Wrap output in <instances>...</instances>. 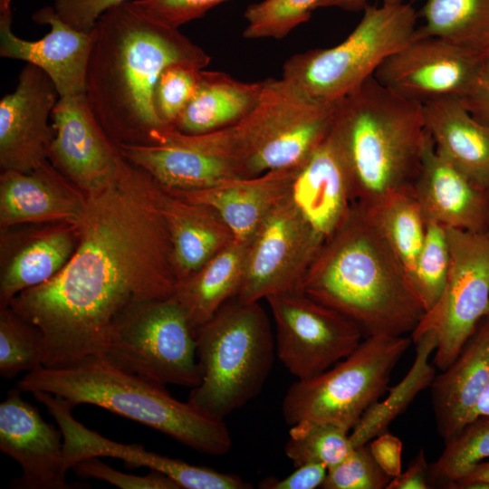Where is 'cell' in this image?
<instances>
[{
    "instance_id": "1",
    "label": "cell",
    "mask_w": 489,
    "mask_h": 489,
    "mask_svg": "<svg viewBox=\"0 0 489 489\" xmlns=\"http://www.w3.org/2000/svg\"><path fill=\"white\" fill-rule=\"evenodd\" d=\"M161 195V186L122 156L114 181L88 194L66 265L10 302L41 331L43 367L104 356L112 322L128 305L174 294L177 278Z\"/></svg>"
},
{
    "instance_id": "2",
    "label": "cell",
    "mask_w": 489,
    "mask_h": 489,
    "mask_svg": "<svg viewBox=\"0 0 489 489\" xmlns=\"http://www.w3.org/2000/svg\"><path fill=\"white\" fill-rule=\"evenodd\" d=\"M85 97L96 120L119 147L155 144L168 129L153 103L157 81L176 62L200 69L209 55L178 28L146 14L133 2L110 8L91 31Z\"/></svg>"
},
{
    "instance_id": "3",
    "label": "cell",
    "mask_w": 489,
    "mask_h": 489,
    "mask_svg": "<svg viewBox=\"0 0 489 489\" xmlns=\"http://www.w3.org/2000/svg\"><path fill=\"white\" fill-rule=\"evenodd\" d=\"M299 291L343 315L363 338L412 333L426 312L404 265L356 202L321 245Z\"/></svg>"
},
{
    "instance_id": "4",
    "label": "cell",
    "mask_w": 489,
    "mask_h": 489,
    "mask_svg": "<svg viewBox=\"0 0 489 489\" xmlns=\"http://www.w3.org/2000/svg\"><path fill=\"white\" fill-rule=\"evenodd\" d=\"M330 132L345 160L354 202L370 207L413 187L428 135L422 103L372 76L336 102Z\"/></svg>"
},
{
    "instance_id": "5",
    "label": "cell",
    "mask_w": 489,
    "mask_h": 489,
    "mask_svg": "<svg viewBox=\"0 0 489 489\" xmlns=\"http://www.w3.org/2000/svg\"><path fill=\"white\" fill-rule=\"evenodd\" d=\"M165 386L122 369L104 356H92L69 367H43L26 373L16 388L28 393L49 392L73 408L80 404L102 408L199 453H228L233 441L224 418L188 400L175 398Z\"/></svg>"
},
{
    "instance_id": "6",
    "label": "cell",
    "mask_w": 489,
    "mask_h": 489,
    "mask_svg": "<svg viewBox=\"0 0 489 489\" xmlns=\"http://www.w3.org/2000/svg\"><path fill=\"white\" fill-rule=\"evenodd\" d=\"M336 103L315 101L284 80L263 81L259 99L239 121L204 133L213 155L254 177L300 167L329 133Z\"/></svg>"
},
{
    "instance_id": "7",
    "label": "cell",
    "mask_w": 489,
    "mask_h": 489,
    "mask_svg": "<svg viewBox=\"0 0 489 489\" xmlns=\"http://www.w3.org/2000/svg\"><path fill=\"white\" fill-rule=\"evenodd\" d=\"M199 384L188 401L225 418L263 388L276 355L275 338L260 302H226L195 331Z\"/></svg>"
},
{
    "instance_id": "8",
    "label": "cell",
    "mask_w": 489,
    "mask_h": 489,
    "mask_svg": "<svg viewBox=\"0 0 489 489\" xmlns=\"http://www.w3.org/2000/svg\"><path fill=\"white\" fill-rule=\"evenodd\" d=\"M417 18L409 4L367 5L360 21L344 41L331 48L293 54L284 62L282 78L315 101L336 103L414 38Z\"/></svg>"
},
{
    "instance_id": "9",
    "label": "cell",
    "mask_w": 489,
    "mask_h": 489,
    "mask_svg": "<svg viewBox=\"0 0 489 489\" xmlns=\"http://www.w3.org/2000/svg\"><path fill=\"white\" fill-rule=\"evenodd\" d=\"M412 342L405 336L366 337L348 357L327 370L297 379L282 404L286 424L329 423L351 430L385 394L394 368Z\"/></svg>"
},
{
    "instance_id": "10",
    "label": "cell",
    "mask_w": 489,
    "mask_h": 489,
    "mask_svg": "<svg viewBox=\"0 0 489 489\" xmlns=\"http://www.w3.org/2000/svg\"><path fill=\"white\" fill-rule=\"evenodd\" d=\"M104 357L163 385L193 388L200 382L195 330L172 296L128 305L112 322Z\"/></svg>"
},
{
    "instance_id": "11",
    "label": "cell",
    "mask_w": 489,
    "mask_h": 489,
    "mask_svg": "<svg viewBox=\"0 0 489 489\" xmlns=\"http://www.w3.org/2000/svg\"><path fill=\"white\" fill-rule=\"evenodd\" d=\"M446 232L450 264L444 291L410 337L414 343L426 332L436 334L433 363L440 370L455 360L489 316V228L478 232L446 228Z\"/></svg>"
},
{
    "instance_id": "12",
    "label": "cell",
    "mask_w": 489,
    "mask_h": 489,
    "mask_svg": "<svg viewBox=\"0 0 489 489\" xmlns=\"http://www.w3.org/2000/svg\"><path fill=\"white\" fill-rule=\"evenodd\" d=\"M265 300L275 325L276 355L297 379L327 370L348 357L363 339L350 321L300 291Z\"/></svg>"
},
{
    "instance_id": "13",
    "label": "cell",
    "mask_w": 489,
    "mask_h": 489,
    "mask_svg": "<svg viewBox=\"0 0 489 489\" xmlns=\"http://www.w3.org/2000/svg\"><path fill=\"white\" fill-rule=\"evenodd\" d=\"M323 243L288 195L273 208L249 241L237 300L257 302L271 295L299 291Z\"/></svg>"
},
{
    "instance_id": "14",
    "label": "cell",
    "mask_w": 489,
    "mask_h": 489,
    "mask_svg": "<svg viewBox=\"0 0 489 489\" xmlns=\"http://www.w3.org/2000/svg\"><path fill=\"white\" fill-rule=\"evenodd\" d=\"M484 56L437 37H414L389 55L373 76L394 93L422 104L461 99Z\"/></svg>"
},
{
    "instance_id": "15",
    "label": "cell",
    "mask_w": 489,
    "mask_h": 489,
    "mask_svg": "<svg viewBox=\"0 0 489 489\" xmlns=\"http://www.w3.org/2000/svg\"><path fill=\"white\" fill-rule=\"evenodd\" d=\"M51 119L53 166L87 195L113 182L122 155L96 120L85 94L60 97Z\"/></svg>"
},
{
    "instance_id": "16",
    "label": "cell",
    "mask_w": 489,
    "mask_h": 489,
    "mask_svg": "<svg viewBox=\"0 0 489 489\" xmlns=\"http://www.w3.org/2000/svg\"><path fill=\"white\" fill-rule=\"evenodd\" d=\"M59 98L52 79L25 63L14 91L0 101L1 171L29 172L48 160L54 135L48 121Z\"/></svg>"
},
{
    "instance_id": "17",
    "label": "cell",
    "mask_w": 489,
    "mask_h": 489,
    "mask_svg": "<svg viewBox=\"0 0 489 489\" xmlns=\"http://www.w3.org/2000/svg\"><path fill=\"white\" fill-rule=\"evenodd\" d=\"M32 20L40 25L48 24L50 32L37 41L16 36L12 31V0H0V56L42 69L55 84L60 97L85 94L91 32H80L68 25L53 6L38 9Z\"/></svg>"
},
{
    "instance_id": "18",
    "label": "cell",
    "mask_w": 489,
    "mask_h": 489,
    "mask_svg": "<svg viewBox=\"0 0 489 489\" xmlns=\"http://www.w3.org/2000/svg\"><path fill=\"white\" fill-rule=\"evenodd\" d=\"M18 388L8 392L0 404V450L15 460L22 475L18 489H72L90 487L68 483L60 429L48 424Z\"/></svg>"
},
{
    "instance_id": "19",
    "label": "cell",
    "mask_w": 489,
    "mask_h": 489,
    "mask_svg": "<svg viewBox=\"0 0 489 489\" xmlns=\"http://www.w3.org/2000/svg\"><path fill=\"white\" fill-rule=\"evenodd\" d=\"M88 195L46 160L29 172L1 171L0 226L20 224L77 225Z\"/></svg>"
},
{
    "instance_id": "20",
    "label": "cell",
    "mask_w": 489,
    "mask_h": 489,
    "mask_svg": "<svg viewBox=\"0 0 489 489\" xmlns=\"http://www.w3.org/2000/svg\"><path fill=\"white\" fill-rule=\"evenodd\" d=\"M413 193L426 221L470 232L489 228V191L446 160L429 133Z\"/></svg>"
},
{
    "instance_id": "21",
    "label": "cell",
    "mask_w": 489,
    "mask_h": 489,
    "mask_svg": "<svg viewBox=\"0 0 489 489\" xmlns=\"http://www.w3.org/2000/svg\"><path fill=\"white\" fill-rule=\"evenodd\" d=\"M289 195L324 242L348 216L354 203L351 182L345 160L330 131L298 168Z\"/></svg>"
},
{
    "instance_id": "22",
    "label": "cell",
    "mask_w": 489,
    "mask_h": 489,
    "mask_svg": "<svg viewBox=\"0 0 489 489\" xmlns=\"http://www.w3.org/2000/svg\"><path fill=\"white\" fill-rule=\"evenodd\" d=\"M119 149L167 190H199L244 178L232 163L190 144L175 129L161 132L155 144H121Z\"/></svg>"
},
{
    "instance_id": "23",
    "label": "cell",
    "mask_w": 489,
    "mask_h": 489,
    "mask_svg": "<svg viewBox=\"0 0 489 489\" xmlns=\"http://www.w3.org/2000/svg\"><path fill=\"white\" fill-rule=\"evenodd\" d=\"M441 371L429 388L437 430L446 441L475 419V405L489 383V316Z\"/></svg>"
},
{
    "instance_id": "24",
    "label": "cell",
    "mask_w": 489,
    "mask_h": 489,
    "mask_svg": "<svg viewBox=\"0 0 489 489\" xmlns=\"http://www.w3.org/2000/svg\"><path fill=\"white\" fill-rule=\"evenodd\" d=\"M298 168L271 170L205 189L168 191L190 202L210 206L230 228L235 239L247 241L273 208L289 195Z\"/></svg>"
},
{
    "instance_id": "25",
    "label": "cell",
    "mask_w": 489,
    "mask_h": 489,
    "mask_svg": "<svg viewBox=\"0 0 489 489\" xmlns=\"http://www.w3.org/2000/svg\"><path fill=\"white\" fill-rule=\"evenodd\" d=\"M423 112L436 150L489 191V126L476 120L457 98L426 102Z\"/></svg>"
},
{
    "instance_id": "26",
    "label": "cell",
    "mask_w": 489,
    "mask_h": 489,
    "mask_svg": "<svg viewBox=\"0 0 489 489\" xmlns=\"http://www.w3.org/2000/svg\"><path fill=\"white\" fill-rule=\"evenodd\" d=\"M161 209L171 240L177 282L197 272L235 240L230 228L213 208L181 198L163 187Z\"/></svg>"
},
{
    "instance_id": "27",
    "label": "cell",
    "mask_w": 489,
    "mask_h": 489,
    "mask_svg": "<svg viewBox=\"0 0 489 489\" xmlns=\"http://www.w3.org/2000/svg\"><path fill=\"white\" fill-rule=\"evenodd\" d=\"M53 417L62 436V455L66 471L78 462L91 457L121 459L126 467H148L159 472L174 482L183 461L147 451L139 444H122L110 440L76 420L73 407L65 399L45 391L32 393Z\"/></svg>"
},
{
    "instance_id": "28",
    "label": "cell",
    "mask_w": 489,
    "mask_h": 489,
    "mask_svg": "<svg viewBox=\"0 0 489 489\" xmlns=\"http://www.w3.org/2000/svg\"><path fill=\"white\" fill-rule=\"evenodd\" d=\"M79 241L78 224L56 223L26 239L2 264L0 307L21 292L46 283L66 265Z\"/></svg>"
},
{
    "instance_id": "29",
    "label": "cell",
    "mask_w": 489,
    "mask_h": 489,
    "mask_svg": "<svg viewBox=\"0 0 489 489\" xmlns=\"http://www.w3.org/2000/svg\"><path fill=\"white\" fill-rule=\"evenodd\" d=\"M249 241L235 239L197 272L177 282L172 297L183 308L195 331L237 296Z\"/></svg>"
},
{
    "instance_id": "30",
    "label": "cell",
    "mask_w": 489,
    "mask_h": 489,
    "mask_svg": "<svg viewBox=\"0 0 489 489\" xmlns=\"http://www.w3.org/2000/svg\"><path fill=\"white\" fill-rule=\"evenodd\" d=\"M262 82H244L221 72L201 70L197 88L174 129L202 134L235 124L256 104Z\"/></svg>"
},
{
    "instance_id": "31",
    "label": "cell",
    "mask_w": 489,
    "mask_h": 489,
    "mask_svg": "<svg viewBox=\"0 0 489 489\" xmlns=\"http://www.w3.org/2000/svg\"><path fill=\"white\" fill-rule=\"evenodd\" d=\"M414 343L416 355L412 366L403 379L389 388L383 400L375 402L361 416L350 434L352 447L367 445L377 436L388 431L390 423L405 411L422 390L430 387L436 377L430 358L436 348V336L428 331Z\"/></svg>"
},
{
    "instance_id": "32",
    "label": "cell",
    "mask_w": 489,
    "mask_h": 489,
    "mask_svg": "<svg viewBox=\"0 0 489 489\" xmlns=\"http://www.w3.org/2000/svg\"><path fill=\"white\" fill-rule=\"evenodd\" d=\"M414 37H437L468 51H489V0H426Z\"/></svg>"
},
{
    "instance_id": "33",
    "label": "cell",
    "mask_w": 489,
    "mask_h": 489,
    "mask_svg": "<svg viewBox=\"0 0 489 489\" xmlns=\"http://www.w3.org/2000/svg\"><path fill=\"white\" fill-rule=\"evenodd\" d=\"M365 208L404 265L412 283L427 227L413 187L393 192Z\"/></svg>"
},
{
    "instance_id": "34",
    "label": "cell",
    "mask_w": 489,
    "mask_h": 489,
    "mask_svg": "<svg viewBox=\"0 0 489 489\" xmlns=\"http://www.w3.org/2000/svg\"><path fill=\"white\" fill-rule=\"evenodd\" d=\"M445 445L442 454L429 465V482L450 488L489 459V417L475 418Z\"/></svg>"
},
{
    "instance_id": "35",
    "label": "cell",
    "mask_w": 489,
    "mask_h": 489,
    "mask_svg": "<svg viewBox=\"0 0 489 489\" xmlns=\"http://www.w3.org/2000/svg\"><path fill=\"white\" fill-rule=\"evenodd\" d=\"M349 432L334 424L300 422L291 426L284 453L294 467L312 463L329 469L352 450Z\"/></svg>"
},
{
    "instance_id": "36",
    "label": "cell",
    "mask_w": 489,
    "mask_h": 489,
    "mask_svg": "<svg viewBox=\"0 0 489 489\" xmlns=\"http://www.w3.org/2000/svg\"><path fill=\"white\" fill-rule=\"evenodd\" d=\"M43 336L9 306L0 307V374L12 379L43 367Z\"/></svg>"
},
{
    "instance_id": "37",
    "label": "cell",
    "mask_w": 489,
    "mask_h": 489,
    "mask_svg": "<svg viewBox=\"0 0 489 489\" xmlns=\"http://www.w3.org/2000/svg\"><path fill=\"white\" fill-rule=\"evenodd\" d=\"M426 235L412 276V284L425 311L440 298L448 275L450 254L446 228L426 221Z\"/></svg>"
},
{
    "instance_id": "38",
    "label": "cell",
    "mask_w": 489,
    "mask_h": 489,
    "mask_svg": "<svg viewBox=\"0 0 489 489\" xmlns=\"http://www.w3.org/2000/svg\"><path fill=\"white\" fill-rule=\"evenodd\" d=\"M321 0H262L251 4L244 14L248 39H283L307 22Z\"/></svg>"
},
{
    "instance_id": "39",
    "label": "cell",
    "mask_w": 489,
    "mask_h": 489,
    "mask_svg": "<svg viewBox=\"0 0 489 489\" xmlns=\"http://www.w3.org/2000/svg\"><path fill=\"white\" fill-rule=\"evenodd\" d=\"M200 69L195 65L176 62L167 66L159 75L153 93L154 110L167 128L174 125L192 99L197 88Z\"/></svg>"
},
{
    "instance_id": "40",
    "label": "cell",
    "mask_w": 489,
    "mask_h": 489,
    "mask_svg": "<svg viewBox=\"0 0 489 489\" xmlns=\"http://www.w3.org/2000/svg\"><path fill=\"white\" fill-rule=\"evenodd\" d=\"M391 479L378 465L367 444L353 447L341 462L329 468L321 488L386 489Z\"/></svg>"
},
{
    "instance_id": "41",
    "label": "cell",
    "mask_w": 489,
    "mask_h": 489,
    "mask_svg": "<svg viewBox=\"0 0 489 489\" xmlns=\"http://www.w3.org/2000/svg\"><path fill=\"white\" fill-rule=\"evenodd\" d=\"M72 470L82 478H94L121 489H179L167 475L152 471L143 476L122 473L107 465L98 457L83 459L75 464Z\"/></svg>"
},
{
    "instance_id": "42",
    "label": "cell",
    "mask_w": 489,
    "mask_h": 489,
    "mask_svg": "<svg viewBox=\"0 0 489 489\" xmlns=\"http://www.w3.org/2000/svg\"><path fill=\"white\" fill-rule=\"evenodd\" d=\"M226 0H136L133 4L151 18L179 28L201 18L210 9Z\"/></svg>"
},
{
    "instance_id": "43",
    "label": "cell",
    "mask_w": 489,
    "mask_h": 489,
    "mask_svg": "<svg viewBox=\"0 0 489 489\" xmlns=\"http://www.w3.org/2000/svg\"><path fill=\"white\" fill-rule=\"evenodd\" d=\"M136 0H54L53 8L68 25L91 33L100 16L111 7Z\"/></svg>"
},
{
    "instance_id": "44",
    "label": "cell",
    "mask_w": 489,
    "mask_h": 489,
    "mask_svg": "<svg viewBox=\"0 0 489 489\" xmlns=\"http://www.w3.org/2000/svg\"><path fill=\"white\" fill-rule=\"evenodd\" d=\"M459 100L476 120L489 126V54H484L470 88Z\"/></svg>"
},
{
    "instance_id": "45",
    "label": "cell",
    "mask_w": 489,
    "mask_h": 489,
    "mask_svg": "<svg viewBox=\"0 0 489 489\" xmlns=\"http://www.w3.org/2000/svg\"><path fill=\"white\" fill-rule=\"evenodd\" d=\"M328 468L321 464H305L283 479L265 478L259 487L264 489H314L321 487L327 475Z\"/></svg>"
},
{
    "instance_id": "46",
    "label": "cell",
    "mask_w": 489,
    "mask_h": 489,
    "mask_svg": "<svg viewBox=\"0 0 489 489\" xmlns=\"http://www.w3.org/2000/svg\"><path fill=\"white\" fill-rule=\"evenodd\" d=\"M369 451L378 465L391 478L402 472L401 440L388 431L368 443Z\"/></svg>"
},
{
    "instance_id": "47",
    "label": "cell",
    "mask_w": 489,
    "mask_h": 489,
    "mask_svg": "<svg viewBox=\"0 0 489 489\" xmlns=\"http://www.w3.org/2000/svg\"><path fill=\"white\" fill-rule=\"evenodd\" d=\"M430 485L429 465L421 449L408 468L390 480L386 489H428Z\"/></svg>"
},
{
    "instance_id": "48",
    "label": "cell",
    "mask_w": 489,
    "mask_h": 489,
    "mask_svg": "<svg viewBox=\"0 0 489 489\" xmlns=\"http://www.w3.org/2000/svg\"><path fill=\"white\" fill-rule=\"evenodd\" d=\"M370 0H321L317 8L337 7L346 11H359L368 5ZM383 5H400L405 0H380Z\"/></svg>"
},
{
    "instance_id": "49",
    "label": "cell",
    "mask_w": 489,
    "mask_h": 489,
    "mask_svg": "<svg viewBox=\"0 0 489 489\" xmlns=\"http://www.w3.org/2000/svg\"><path fill=\"white\" fill-rule=\"evenodd\" d=\"M473 482L489 484V459L478 464L465 477L453 484L450 488L461 489L463 485Z\"/></svg>"
},
{
    "instance_id": "50",
    "label": "cell",
    "mask_w": 489,
    "mask_h": 489,
    "mask_svg": "<svg viewBox=\"0 0 489 489\" xmlns=\"http://www.w3.org/2000/svg\"><path fill=\"white\" fill-rule=\"evenodd\" d=\"M475 418L479 417H489V383L481 394L474 412Z\"/></svg>"
},
{
    "instance_id": "51",
    "label": "cell",
    "mask_w": 489,
    "mask_h": 489,
    "mask_svg": "<svg viewBox=\"0 0 489 489\" xmlns=\"http://www.w3.org/2000/svg\"><path fill=\"white\" fill-rule=\"evenodd\" d=\"M485 54H489V51Z\"/></svg>"
}]
</instances>
